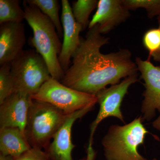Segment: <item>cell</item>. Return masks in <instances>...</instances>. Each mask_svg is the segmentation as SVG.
<instances>
[{
  "label": "cell",
  "mask_w": 160,
  "mask_h": 160,
  "mask_svg": "<svg viewBox=\"0 0 160 160\" xmlns=\"http://www.w3.org/2000/svg\"><path fill=\"white\" fill-rule=\"evenodd\" d=\"M143 122L139 117L124 126H110L102 141L106 160H148L138 151L149 133Z\"/></svg>",
  "instance_id": "3"
},
{
  "label": "cell",
  "mask_w": 160,
  "mask_h": 160,
  "mask_svg": "<svg viewBox=\"0 0 160 160\" xmlns=\"http://www.w3.org/2000/svg\"><path fill=\"white\" fill-rule=\"evenodd\" d=\"M47 160H50V159L49 158V159H47Z\"/></svg>",
  "instance_id": "28"
},
{
  "label": "cell",
  "mask_w": 160,
  "mask_h": 160,
  "mask_svg": "<svg viewBox=\"0 0 160 160\" xmlns=\"http://www.w3.org/2000/svg\"><path fill=\"white\" fill-rule=\"evenodd\" d=\"M90 106L68 115L66 121L54 135L45 152L51 160H74L72 152L75 146L72 141V129L75 122L82 118L94 107ZM86 158L79 160H85Z\"/></svg>",
  "instance_id": "10"
},
{
  "label": "cell",
  "mask_w": 160,
  "mask_h": 160,
  "mask_svg": "<svg viewBox=\"0 0 160 160\" xmlns=\"http://www.w3.org/2000/svg\"><path fill=\"white\" fill-rule=\"evenodd\" d=\"M87 156L85 160H95L96 157L97 152L94 149L86 150Z\"/></svg>",
  "instance_id": "22"
},
{
  "label": "cell",
  "mask_w": 160,
  "mask_h": 160,
  "mask_svg": "<svg viewBox=\"0 0 160 160\" xmlns=\"http://www.w3.org/2000/svg\"><path fill=\"white\" fill-rule=\"evenodd\" d=\"M25 30L22 22H8L1 24V65L12 62L22 52L26 41Z\"/></svg>",
  "instance_id": "13"
},
{
  "label": "cell",
  "mask_w": 160,
  "mask_h": 160,
  "mask_svg": "<svg viewBox=\"0 0 160 160\" xmlns=\"http://www.w3.org/2000/svg\"><path fill=\"white\" fill-rule=\"evenodd\" d=\"M150 58H152L153 60L156 62H160V48L157 51L151 54V55L149 57V59H150Z\"/></svg>",
  "instance_id": "23"
},
{
  "label": "cell",
  "mask_w": 160,
  "mask_h": 160,
  "mask_svg": "<svg viewBox=\"0 0 160 160\" xmlns=\"http://www.w3.org/2000/svg\"><path fill=\"white\" fill-rule=\"evenodd\" d=\"M11 74L15 92L31 97L51 78L46 61L35 49L23 50L12 62Z\"/></svg>",
  "instance_id": "5"
},
{
  "label": "cell",
  "mask_w": 160,
  "mask_h": 160,
  "mask_svg": "<svg viewBox=\"0 0 160 160\" xmlns=\"http://www.w3.org/2000/svg\"><path fill=\"white\" fill-rule=\"evenodd\" d=\"M98 2L97 0H78L72 2V14L83 29L89 26V15L98 6Z\"/></svg>",
  "instance_id": "17"
},
{
  "label": "cell",
  "mask_w": 160,
  "mask_h": 160,
  "mask_svg": "<svg viewBox=\"0 0 160 160\" xmlns=\"http://www.w3.org/2000/svg\"><path fill=\"white\" fill-rule=\"evenodd\" d=\"M143 45L149 51V57L160 48V28L149 29L143 38Z\"/></svg>",
  "instance_id": "20"
},
{
  "label": "cell",
  "mask_w": 160,
  "mask_h": 160,
  "mask_svg": "<svg viewBox=\"0 0 160 160\" xmlns=\"http://www.w3.org/2000/svg\"><path fill=\"white\" fill-rule=\"evenodd\" d=\"M68 115L51 104L32 100L25 131L31 148L46 150Z\"/></svg>",
  "instance_id": "4"
},
{
  "label": "cell",
  "mask_w": 160,
  "mask_h": 160,
  "mask_svg": "<svg viewBox=\"0 0 160 160\" xmlns=\"http://www.w3.org/2000/svg\"><path fill=\"white\" fill-rule=\"evenodd\" d=\"M151 160H158L157 159L155 158H154L152 159Z\"/></svg>",
  "instance_id": "27"
},
{
  "label": "cell",
  "mask_w": 160,
  "mask_h": 160,
  "mask_svg": "<svg viewBox=\"0 0 160 160\" xmlns=\"http://www.w3.org/2000/svg\"><path fill=\"white\" fill-rule=\"evenodd\" d=\"M0 160H14V158L11 156H7L0 154Z\"/></svg>",
  "instance_id": "25"
},
{
  "label": "cell",
  "mask_w": 160,
  "mask_h": 160,
  "mask_svg": "<svg viewBox=\"0 0 160 160\" xmlns=\"http://www.w3.org/2000/svg\"><path fill=\"white\" fill-rule=\"evenodd\" d=\"M135 62L145 87L141 108L142 119L149 121L154 117L156 110L160 113V67L153 65L149 59L144 61L136 58Z\"/></svg>",
  "instance_id": "8"
},
{
  "label": "cell",
  "mask_w": 160,
  "mask_h": 160,
  "mask_svg": "<svg viewBox=\"0 0 160 160\" xmlns=\"http://www.w3.org/2000/svg\"><path fill=\"white\" fill-rule=\"evenodd\" d=\"M27 3L36 6L54 25L60 38L63 36L62 22L59 18V5L57 0H27Z\"/></svg>",
  "instance_id": "15"
},
{
  "label": "cell",
  "mask_w": 160,
  "mask_h": 160,
  "mask_svg": "<svg viewBox=\"0 0 160 160\" xmlns=\"http://www.w3.org/2000/svg\"><path fill=\"white\" fill-rule=\"evenodd\" d=\"M31 148L25 133L18 128H0V154L15 158Z\"/></svg>",
  "instance_id": "14"
},
{
  "label": "cell",
  "mask_w": 160,
  "mask_h": 160,
  "mask_svg": "<svg viewBox=\"0 0 160 160\" xmlns=\"http://www.w3.org/2000/svg\"><path fill=\"white\" fill-rule=\"evenodd\" d=\"M158 22L159 27L160 28V16L158 17Z\"/></svg>",
  "instance_id": "26"
},
{
  "label": "cell",
  "mask_w": 160,
  "mask_h": 160,
  "mask_svg": "<svg viewBox=\"0 0 160 160\" xmlns=\"http://www.w3.org/2000/svg\"><path fill=\"white\" fill-rule=\"evenodd\" d=\"M25 19L24 9L18 0H0V24L8 22H22Z\"/></svg>",
  "instance_id": "16"
},
{
  "label": "cell",
  "mask_w": 160,
  "mask_h": 160,
  "mask_svg": "<svg viewBox=\"0 0 160 160\" xmlns=\"http://www.w3.org/2000/svg\"><path fill=\"white\" fill-rule=\"evenodd\" d=\"M61 22L63 31L62 51L59 56L61 67L66 72L70 66L72 55L81 43L80 33L82 27L75 19L68 0H62Z\"/></svg>",
  "instance_id": "9"
},
{
  "label": "cell",
  "mask_w": 160,
  "mask_h": 160,
  "mask_svg": "<svg viewBox=\"0 0 160 160\" xmlns=\"http://www.w3.org/2000/svg\"><path fill=\"white\" fill-rule=\"evenodd\" d=\"M25 20L33 32L31 42L44 59L52 78L61 82L65 72L59 62L62 44L51 20L34 5L24 2Z\"/></svg>",
  "instance_id": "2"
},
{
  "label": "cell",
  "mask_w": 160,
  "mask_h": 160,
  "mask_svg": "<svg viewBox=\"0 0 160 160\" xmlns=\"http://www.w3.org/2000/svg\"><path fill=\"white\" fill-rule=\"evenodd\" d=\"M129 17V10L123 5L122 0H99L88 27L91 29L98 25L100 33L106 34Z\"/></svg>",
  "instance_id": "12"
},
{
  "label": "cell",
  "mask_w": 160,
  "mask_h": 160,
  "mask_svg": "<svg viewBox=\"0 0 160 160\" xmlns=\"http://www.w3.org/2000/svg\"><path fill=\"white\" fill-rule=\"evenodd\" d=\"M122 2L129 10L144 8L150 18L160 16V0H122Z\"/></svg>",
  "instance_id": "19"
},
{
  "label": "cell",
  "mask_w": 160,
  "mask_h": 160,
  "mask_svg": "<svg viewBox=\"0 0 160 160\" xmlns=\"http://www.w3.org/2000/svg\"><path fill=\"white\" fill-rule=\"evenodd\" d=\"M31 98L51 104L66 115L95 106L97 103L96 95L72 89L52 77Z\"/></svg>",
  "instance_id": "6"
},
{
  "label": "cell",
  "mask_w": 160,
  "mask_h": 160,
  "mask_svg": "<svg viewBox=\"0 0 160 160\" xmlns=\"http://www.w3.org/2000/svg\"><path fill=\"white\" fill-rule=\"evenodd\" d=\"M49 158L46 152L39 148H31L14 160H47Z\"/></svg>",
  "instance_id": "21"
},
{
  "label": "cell",
  "mask_w": 160,
  "mask_h": 160,
  "mask_svg": "<svg viewBox=\"0 0 160 160\" xmlns=\"http://www.w3.org/2000/svg\"><path fill=\"white\" fill-rule=\"evenodd\" d=\"M31 97L15 92L0 104V128L17 127L25 133Z\"/></svg>",
  "instance_id": "11"
},
{
  "label": "cell",
  "mask_w": 160,
  "mask_h": 160,
  "mask_svg": "<svg viewBox=\"0 0 160 160\" xmlns=\"http://www.w3.org/2000/svg\"><path fill=\"white\" fill-rule=\"evenodd\" d=\"M11 62L1 65L0 68V104L15 92L11 74Z\"/></svg>",
  "instance_id": "18"
},
{
  "label": "cell",
  "mask_w": 160,
  "mask_h": 160,
  "mask_svg": "<svg viewBox=\"0 0 160 160\" xmlns=\"http://www.w3.org/2000/svg\"><path fill=\"white\" fill-rule=\"evenodd\" d=\"M109 43L102 35L98 25L89 30L72 56V63L64 73L61 82L78 91L96 95L109 85L138 74L137 66L129 49L103 54L101 47Z\"/></svg>",
  "instance_id": "1"
},
{
  "label": "cell",
  "mask_w": 160,
  "mask_h": 160,
  "mask_svg": "<svg viewBox=\"0 0 160 160\" xmlns=\"http://www.w3.org/2000/svg\"><path fill=\"white\" fill-rule=\"evenodd\" d=\"M138 81V74L125 78L119 83L109 88L102 89L96 95L100 109L97 116L90 125V133L87 149L92 147L93 137L100 122L107 118L115 117L124 122V118L121 110V104L128 92L129 86Z\"/></svg>",
  "instance_id": "7"
},
{
  "label": "cell",
  "mask_w": 160,
  "mask_h": 160,
  "mask_svg": "<svg viewBox=\"0 0 160 160\" xmlns=\"http://www.w3.org/2000/svg\"><path fill=\"white\" fill-rule=\"evenodd\" d=\"M152 126L154 129L160 132V115L156 119L152 122Z\"/></svg>",
  "instance_id": "24"
}]
</instances>
